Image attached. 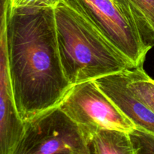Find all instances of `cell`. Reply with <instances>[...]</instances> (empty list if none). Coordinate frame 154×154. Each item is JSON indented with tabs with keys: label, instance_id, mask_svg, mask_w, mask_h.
<instances>
[{
	"label": "cell",
	"instance_id": "7a4b0ae2",
	"mask_svg": "<svg viewBox=\"0 0 154 154\" xmlns=\"http://www.w3.org/2000/svg\"><path fill=\"white\" fill-rule=\"evenodd\" d=\"M63 72L74 84L135 68L84 14L63 0L54 8Z\"/></svg>",
	"mask_w": 154,
	"mask_h": 154
},
{
	"label": "cell",
	"instance_id": "52a82bcc",
	"mask_svg": "<svg viewBox=\"0 0 154 154\" xmlns=\"http://www.w3.org/2000/svg\"><path fill=\"white\" fill-rule=\"evenodd\" d=\"M135 127L154 135V112L133 94L128 87L126 70L94 80Z\"/></svg>",
	"mask_w": 154,
	"mask_h": 154
},
{
	"label": "cell",
	"instance_id": "277c9868",
	"mask_svg": "<svg viewBox=\"0 0 154 154\" xmlns=\"http://www.w3.org/2000/svg\"><path fill=\"white\" fill-rule=\"evenodd\" d=\"M58 106L79 125L87 143L99 129L130 132L135 128L94 80L72 85Z\"/></svg>",
	"mask_w": 154,
	"mask_h": 154
},
{
	"label": "cell",
	"instance_id": "9c48e42d",
	"mask_svg": "<svg viewBox=\"0 0 154 154\" xmlns=\"http://www.w3.org/2000/svg\"><path fill=\"white\" fill-rule=\"evenodd\" d=\"M90 154H135L129 132L111 129L96 131L88 140Z\"/></svg>",
	"mask_w": 154,
	"mask_h": 154
},
{
	"label": "cell",
	"instance_id": "7c38bea8",
	"mask_svg": "<svg viewBox=\"0 0 154 154\" xmlns=\"http://www.w3.org/2000/svg\"><path fill=\"white\" fill-rule=\"evenodd\" d=\"M63 0H11L13 8H55Z\"/></svg>",
	"mask_w": 154,
	"mask_h": 154
},
{
	"label": "cell",
	"instance_id": "8fae6325",
	"mask_svg": "<svg viewBox=\"0 0 154 154\" xmlns=\"http://www.w3.org/2000/svg\"><path fill=\"white\" fill-rule=\"evenodd\" d=\"M135 154H154V135L135 127L129 132Z\"/></svg>",
	"mask_w": 154,
	"mask_h": 154
},
{
	"label": "cell",
	"instance_id": "ba28073f",
	"mask_svg": "<svg viewBox=\"0 0 154 154\" xmlns=\"http://www.w3.org/2000/svg\"><path fill=\"white\" fill-rule=\"evenodd\" d=\"M147 47L154 46V0H112Z\"/></svg>",
	"mask_w": 154,
	"mask_h": 154
},
{
	"label": "cell",
	"instance_id": "5b68a950",
	"mask_svg": "<svg viewBox=\"0 0 154 154\" xmlns=\"http://www.w3.org/2000/svg\"><path fill=\"white\" fill-rule=\"evenodd\" d=\"M65 1L88 18L135 68L143 66L150 48L112 0Z\"/></svg>",
	"mask_w": 154,
	"mask_h": 154
},
{
	"label": "cell",
	"instance_id": "30bf717a",
	"mask_svg": "<svg viewBox=\"0 0 154 154\" xmlns=\"http://www.w3.org/2000/svg\"><path fill=\"white\" fill-rule=\"evenodd\" d=\"M128 87L133 94L154 112V80L142 66L126 70Z\"/></svg>",
	"mask_w": 154,
	"mask_h": 154
},
{
	"label": "cell",
	"instance_id": "3957f363",
	"mask_svg": "<svg viewBox=\"0 0 154 154\" xmlns=\"http://www.w3.org/2000/svg\"><path fill=\"white\" fill-rule=\"evenodd\" d=\"M14 154H90L78 123L59 106L24 122Z\"/></svg>",
	"mask_w": 154,
	"mask_h": 154
},
{
	"label": "cell",
	"instance_id": "6da1fadb",
	"mask_svg": "<svg viewBox=\"0 0 154 154\" xmlns=\"http://www.w3.org/2000/svg\"><path fill=\"white\" fill-rule=\"evenodd\" d=\"M11 83L23 122L58 106L72 87L62 68L54 8H13L7 26Z\"/></svg>",
	"mask_w": 154,
	"mask_h": 154
},
{
	"label": "cell",
	"instance_id": "8992f818",
	"mask_svg": "<svg viewBox=\"0 0 154 154\" xmlns=\"http://www.w3.org/2000/svg\"><path fill=\"white\" fill-rule=\"evenodd\" d=\"M11 6V0H0V154H14L24 131L11 83L7 37Z\"/></svg>",
	"mask_w": 154,
	"mask_h": 154
}]
</instances>
